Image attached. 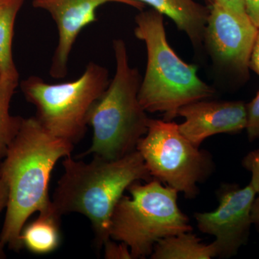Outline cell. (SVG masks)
Masks as SVG:
<instances>
[{
  "instance_id": "6da1fadb",
  "label": "cell",
  "mask_w": 259,
  "mask_h": 259,
  "mask_svg": "<svg viewBox=\"0 0 259 259\" xmlns=\"http://www.w3.org/2000/svg\"><path fill=\"white\" fill-rule=\"evenodd\" d=\"M74 144L53 136L36 117L23 118L0 164V178L8 187L6 214L0 241L15 251L23 248L21 236L33 213L50 207L51 172L61 158L71 156Z\"/></svg>"
},
{
  "instance_id": "7a4b0ae2",
  "label": "cell",
  "mask_w": 259,
  "mask_h": 259,
  "mask_svg": "<svg viewBox=\"0 0 259 259\" xmlns=\"http://www.w3.org/2000/svg\"><path fill=\"white\" fill-rule=\"evenodd\" d=\"M64 173L53 196V207L60 215L77 212L89 218L98 250L110 239V226L116 204L130 186L136 182H150V174L139 151L118 159L95 156L85 163L71 156L63 161Z\"/></svg>"
},
{
  "instance_id": "3957f363",
  "label": "cell",
  "mask_w": 259,
  "mask_h": 259,
  "mask_svg": "<svg viewBox=\"0 0 259 259\" xmlns=\"http://www.w3.org/2000/svg\"><path fill=\"white\" fill-rule=\"evenodd\" d=\"M134 33L147 50L146 74L140 86L139 100L148 112H161L171 121L182 107L207 100L214 90L197 75V66L182 60L170 47L163 15L155 10L136 17Z\"/></svg>"
},
{
  "instance_id": "277c9868",
  "label": "cell",
  "mask_w": 259,
  "mask_h": 259,
  "mask_svg": "<svg viewBox=\"0 0 259 259\" xmlns=\"http://www.w3.org/2000/svg\"><path fill=\"white\" fill-rule=\"evenodd\" d=\"M113 50L115 74L89 114L93 144L81 156L94 154L105 159H118L136 151L148 131L150 118L139 100L141 75L129 64L123 40H114Z\"/></svg>"
},
{
  "instance_id": "5b68a950",
  "label": "cell",
  "mask_w": 259,
  "mask_h": 259,
  "mask_svg": "<svg viewBox=\"0 0 259 259\" xmlns=\"http://www.w3.org/2000/svg\"><path fill=\"white\" fill-rule=\"evenodd\" d=\"M116 204L110 221V239L123 242L133 258L151 256L160 240L192 231L189 218L178 205V191L153 179L127 189Z\"/></svg>"
},
{
  "instance_id": "8992f818",
  "label": "cell",
  "mask_w": 259,
  "mask_h": 259,
  "mask_svg": "<svg viewBox=\"0 0 259 259\" xmlns=\"http://www.w3.org/2000/svg\"><path fill=\"white\" fill-rule=\"evenodd\" d=\"M110 81L108 70L91 61L74 81L49 83L32 76L23 80L20 88L27 101L36 107L35 117L40 125L74 145L86 134L90 110Z\"/></svg>"
},
{
  "instance_id": "52a82bcc",
  "label": "cell",
  "mask_w": 259,
  "mask_h": 259,
  "mask_svg": "<svg viewBox=\"0 0 259 259\" xmlns=\"http://www.w3.org/2000/svg\"><path fill=\"white\" fill-rule=\"evenodd\" d=\"M136 150L153 179L189 199L198 195L199 184L208 180L215 168L212 155L186 139L172 121L149 119L147 133Z\"/></svg>"
},
{
  "instance_id": "ba28073f",
  "label": "cell",
  "mask_w": 259,
  "mask_h": 259,
  "mask_svg": "<svg viewBox=\"0 0 259 259\" xmlns=\"http://www.w3.org/2000/svg\"><path fill=\"white\" fill-rule=\"evenodd\" d=\"M256 194L250 184L243 187L226 184L218 191L217 209L194 214L199 231L215 238L219 258L235 256L248 243Z\"/></svg>"
},
{
  "instance_id": "9c48e42d",
  "label": "cell",
  "mask_w": 259,
  "mask_h": 259,
  "mask_svg": "<svg viewBox=\"0 0 259 259\" xmlns=\"http://www.w3.org/2000/svg\"><path fill=\"white\" fill-rule=\"evenodd\" d=\"M258 32L248 17L213 3L209 8L204 42L219 66L246 74Z\"/></svg>"
},
{
  "instance_id": "30bf717a",
  "label": "cell",
  "mask_w": 259,
  "mask_h": 259,
  "mask_svg": "<svg viewBox=\"0 0 259 259\" xmlns=\"http://www.w3.org/2000/svg\"><path fill=\"white\" fill-rule=\"evenodd\" d=\"M108 3L125 4L143 10L144 3L136 0H33L32 5L47 11L57 27L59 40L51 60L49 74L56 79L64 78L71 50L85 27L97 20V10Z\"/></svg>"
},
{
  "instance_id": "8fae6325",
  "label": "cell",
  "mask_w": 259,
  "mask_h": 259,
  "mask_svg": "<svg viewBox=\"0 0 259 259\" xmlns=\"http://www.w3.org/2000/svg\"><path fill=\"white\" fill-rule=\"evenodd\" d=\"M179 115L185 118L178 125L181 134L197 147L214 135L236 134L246 129L247 107L241 101L199 100L182 107Z\"/></svg>"
},
{
  "instance_id": "7c38bea8",
  "label": "cell",
  "mask_w": 259,
  "mask_h": 259,
  "mask_svg": "<svg viewBox=\"0 0 259 259\" xmlns=\"http://www.w3.org/2000/svg\"><path fill=\"white\" fill-rule=\"evenodd\" d=\"M173 20L177 28L185 32L191 42L198 47L204 42L209 9L194 0H136Z\"/></svg>"
},
{
  "instance_id": "4fadbf2b",
  "label": "cell",
  "mask_w": 259,
  "mask_h": 259,
  "mask_svg": "<svg viewBox=\"0 0 259 259\" xmlns=\"http://www.w3.org/2000/svg\"><path fill=\"white\" fill-rule=\"evenodd\" d=\"M25 0H14L0 8V89L13 97L19 83L13 61V38L15 20Z\"/></svg>"
},
{
  "instance_id": "5bb4252c",
  "label": "cell",
  "mask_w": 259,
  "mask_h": 259,
  "mask_svg": "<svg viewBox=\"0 0 259 259\" xmlns=\"http://www.w3.org/2000/svg\"><path fill=\"white\" fill-rule=\"evenodd\" d=\"M61 217L52 203L39 212L38 217L22 231L20 238L23 247L36 254H46L55 250L61 241Z\"/></svg>"
},
{
  "instance_id": "9a60e30c",
  "label": "cell",
  "mask_w": 259,
  "mask_h": 259,
  "mask_svg": "<svg viewBox=\"0 0 259 259\" xmlns=\"http://www.w3.org/2000/svg\"><path fill=\"white\" fill-rule=\"evenodd\" d=\"M218 256L217 245L202 243L192 231L166 237L153 248L152 259H211Z\"/></svg>"
},
{
  "instance_id": "2e32d148",
  "label": "cell",
  "mask_w": 259,
  "mask_h": 259,
  "mask_svg": "<svg viewBox=\"0 0 259 259\" xmlns=\"http://www.w3.org/2000/svg\"><path fill=\"white\" fill-rule=\"evenodd\" d=\"M11 96L0 89V161L3 159L12 141L18 134L23 118L10 112Z\"/></svg>"
},
{
  "instance_id": "e0dca14e",
  "label": "cell",
  "mask_w": 259,
  "mask_h": 259,
  "mask_svg": "<svg viewBox=\"0 0 259 259\" xmlns=\"http://www.w3.org/2000/svg\"><path fill=\"white\" fill-rule=\"evenodd\" d=\"M247 107L246 131L250 142L259 140V91Z\"/></svg>"
},
{
  "instance_id": "ac0fdd59",
  "label": "cell",
  "mask_w": 259,
  "mask_h": 259,
  "mask_svg": "<svg viewBox=\"0 0 259 259\" xmlns=\"http://www.w3.org/2000/svg\"><path fill=\"white\" fill-rule=\"evenodd\" d=\"M242 166L251 174L249 184L259 195V149L247 153L242 160Z\"/></svg>"
},
{
  "instance_id": "d6986e66",
  "label": "cell",
  "mask_w": 259,
  "mask_h": 259,
  "mask_svg": "<svg viewBox=\"0 0 259 259\" xmlns=\"http://www.w3.org/2000/svg\"><path fill=\"white\" fill-rule=\"evenodd\" d=\"M105 258L107 259H132L129 247L123 242L119 244L109 240L104 245Z\"/></svg>"
},
{
  "instance_id": "ffe728a7",
  "label": "cell",
  "mask_w": 259,
  "mask_h": 259,
  "mask_svg": "<svg viewBox=\"0 0 259 259\" xmlns=\"http://www.w3.org/2000/svg\"><path fill=\"white\" fill-rule=\"evenodd\" d=\"M214 3L231 10L237 15L248 18L243 0H214Z\"/></svg>"
},
{
  "instance_id": "44dd1931",
  "label": "cell",
  "mask_w": 259,
  "mask_h": 259,
  "mask_svg": "<svg viewBox=\"0 0 259 259\" xmlns=\"http://www.w3.org/2000/svg\"><path fill=\"white\" fill-rule=\"evenodd\" d=\"M250 21L259 28V0H243Z\"/></svg>"
},
{
  "instance_id": "7402d4cb",
  "label": "cell",
  "mask_w": 259,
  "mask_h": 259,
  "mask_svg": "<svg viewBox=\"0 0 259 259\" xmlns=\"http://www.w3.org/2000/svg\"><path fill=\"white\" fill-rule=\"evenodd\" d=\"M8 201V187L3 179L0 178V213L7 207ZM5 245L0 241V259L6 257L4 250Z\"/></svg>"
},
{
  "instance_id": "603a6c76",
  "label": "cell",
  "mask_w": 259,
  "mask_h": 259,
  "mask_svg": "<svg viewBox=\"0 0 259 259\" xmlns=\"http://www.w3.org/2000/svg\"><path fill=\"white\" fill-rule=\"evenodd\" d=\"M250 69L259 76V28L250 61Z\"/></svg>"
},
{
  "instance_id": "cb8c5ba5",
  "label": "cell",
  "mask_w": 259,
  "mask_h": 259,
  "mask_svg": "<svg viewBox=\"0 0 259 259\" xmlns=\"http://www.w3.org/2000/svg\"><path fill=\"white\" fill-rule=\"evenodd\" d=\"M252 222L259 230V196L255 197L251 211Z\"/></svg>"
},
{
  "instance_id": "d4e9b609",
  "label": "cell",
  "mask_w": 259,
  "mask_h": 259,
  "mask_svg": "<svg viewBox=\"0 0 259 259\" xmlns=\"http://www.w3.org/2000/svg\"><path fill=\"white\" fill-rule=\"evenodd\" d=\"M14 1V0H0V8H3V7L5 6V5L9 4V3H12V2Z\"/></svg>"
},
{
  "instance_id": "484cf974",
  "label": "cell",
  "mask_w": 259,
  "mask_h": 259,
  "mask_svg": "<svg viewBox=\"0 0 259 259\" xmlns=\"http://www.w3.org/2000/svg\"><path fill=\"white\" fill-rule=\"evenodd\" d=\"M206 1L208 2L210 4H212V3H214V0H206Z\"/></svg>"
}]
</instances>
